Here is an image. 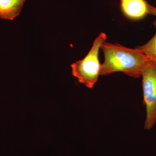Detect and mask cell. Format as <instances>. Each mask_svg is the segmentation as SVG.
Segmentation results:
<instances>
[{"instance_id":"6da1fadb","label":"cell","mask_w":156,"mask_h":156,"mask_svg":"<svg viewBox=\"0 0 156 156\" xmlns=\"http://www.w3.org/2000/svg\"><path fill=\"white\" fill-rule=\"evenodd\" d=\"M101 49L104 55V61L101 64V76L122 72L132 77L139 78L152 61L138 48L131 49L105 41Z\"/></svg>"},{"instance_id":"8992f818","label":"cell","mask_w":156,"mask_h":156,"mask_svg":"<svg viewBox=\"0 0 156 156\" xmlns=\"http://www.w3.org/2000/svg\"><path fill=\"white\" fill-rule=\"evenodd\" d=\"M153 24L156 28V20ZM144 55L152 61L156 60V33L154 36L145 44L138 47Z\"/></svg>"},{"instance_id":"3957f363","label":"cell","mask_w":156,"mask_h":156,"mask_svg":"<svg viewBox=\"0 0 156 156\" xmlns=\"http://www.w3.org/2000/svg\"><path fill=\"white\" fill-rule=\"evenodd\" d=\"M143 103L146 108L144 129L149 131L156 124V62L151 61L142 72Z\"/></svg>"},{"instance_id":"5b68a950","label":"cell","mask_w":156,"mask_h":156,"mask_svg":"<svg viewBox=\"0 0 156 156\" xmlns=\"http://www.w3.org/2000/svg\"><path fill=\"white\" fill-rule=\"evenodd\" d=\"M25 0H0V18L13 20L21 12Z\"/></svg>"},{"instance_id":"52a82bcc","label":"cell","mask_w":156,"mask_h":156,"mask_svg":"<svg viewBox=\"0 0 156 156\" xmlns=\"http://www.w3.org/2000/svg\"><path fill=\"white\" fill-rule=\"evenodd\" d=\"M147 14L156 16V8L147 4Z\"/></svg>"},{"instance_id":"ba28073f","label":"cell","mask_w":156,"mask_h":156,"mask_svg":"<svg viewBox=\"0 0 156 156\" xmlns=\"http://www.w3.org/2000/svg\"><path fill=\"white\" fill-rule=\"evenodd\" d=\"M155 61V62H156V61Z\"/></svg>"},{"instance_id":"7a4b0ae2","label":"cell","mask_w":156,"mask_h":156,"mask_svg":"<svg viewBox=\"0 0 156 156\" xmlns=\"http://www.w3.org/2000/svg\"><path fill=\"white\" fill-rule=\"evenodd\" d=\"M106 39V34L101 33L93 42L87 56L71 65L73 75L77 79L79 83L89 89L93 88L100 75L101 64L99 62L98 54Z\"/></svg>"},{"instance_id":"277c9868","label":"cell","mask_w":156,"mask_h":156,"mask_svg":"<svg viewBox=\"0 0 156 156\" xmlns=\"http://www.w3.org/2000/svg\"><path fill=\"white\" fill-rule=\"evenodd\" d=\"M147 4L144 0H121L123 13L134 20L141 19L147 14Z\"/></svg>"}]
</instances>
